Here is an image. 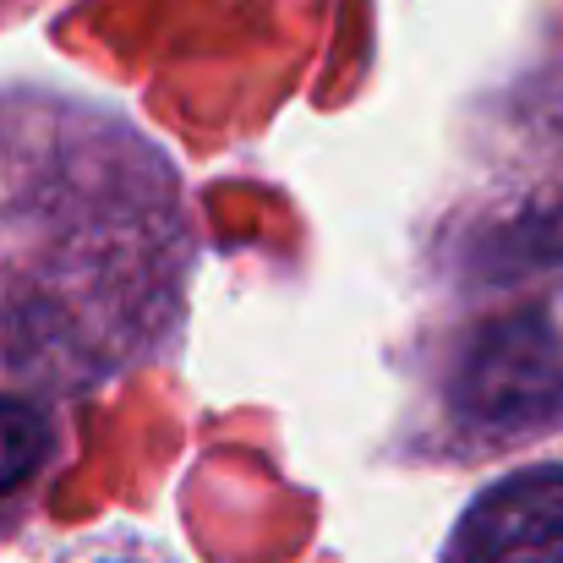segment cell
Returning a JSON list of instances; mask_svg holds the SVG:
<instances>
[{
    "label": "cell",
    "mask_w": 563,
    "mask_h": 563,
    "mask_svg": "<svg viewBox=\"0 0 563 563\" xmlns=\"http://www.w3.org/2000/svg\"><path fill=\"white\" fill-rule=\"evenodd\" d=\"M170 170L88 110L0 104V377H99L176 301Z\"/></svg>",
    "instance_id": "cell-1"
},
{
    "label": "cell",
    "mask_w": 563,
    "mask_h": 563,
    "mask_svg": "<svg viewBox=\"0 0 563 563\" xmlns=\"http://www.w3.org/2000/svg\"><path fill=\"white\" fill-rule=\"evenodd\" d=\"M465 563H563V471L498 482L471 509Z\"/></svg>",
    "instance_id": "cell-2"
},
{
    "label": "cell",
    "mask_w": 563,
    "mask_h": 563,
    "mask_svg": "<svg viewBox=\"0 0 563 563\" xmlns=\"http://www.w3.org/2000/svg\"><path fill=\"white\" fill-rule=\"evenodd\" d=\"M44 449H49V421L22 399H0V498L38 471Z\"/></svg>",
    "instance_id": "cell-3"
}]
</instances>
